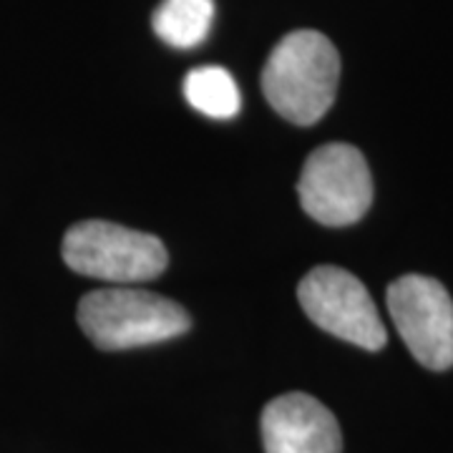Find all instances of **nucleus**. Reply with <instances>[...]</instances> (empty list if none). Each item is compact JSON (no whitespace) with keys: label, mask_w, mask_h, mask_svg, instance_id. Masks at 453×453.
Here are the masks:
<instances>
[{"label":"nucleus","mask_w":453,"mask_h":453,"mask_svg":"<svg viewBox=\"0 0 453 453\" xmlns=\"http://www.w3.org/2000/svg\"><path fill=\"white\" fill-rule=\"evenodd\" d=\"M338 79L340 56L327 35L292 31L270 53L262 91L280 116L297 127H312L333 106Z\"/></svg>","instance_id":"f257e3e1"},{"label":"nucleus","mask_w":453,"mask_h":453,"mask_svg":"<svg viewBox=\"0 0 453 453\" xmlns=\"http://www.w3.org/2000/svg\"><path fill=\"white\" fill-rule=\"evenodd\" d=\"M79 325L101 350H129L179 338L189 330V315L157 292L109 288L81 297Z\"/></svg>","instance_id":"f03ea898"},{"label":"nucleus","mask_w":453,"mask_h":453,"mask_svg":"<svg viewBox=\"0 0 453 453\" xmlns=\"http://www.w3.org/2000/svg\"><path fill=\"white\" fill-rule=\"evenodd\" d=\"M64 262L83 277L136 285L162 275L169 255L154 234L104 219H86L65 232Z\"/></svg>","instance_id":"7ed1b4c3"},{"label":"nucleus","mask_w":453,"mask_h":453,"mask_svg":"<svg viewBox=\"0 0 453 453\" xmlns=\"http://www.w3.org/2000/svg\"><path fill=\"white\" fill-rule=\"evenodd\" d=\"M300 204L325 226L356 225L372 204V177L365 157L350 144L315 149L297 181Z\"/></svg>","instance_id":"20e7f679"},{"label":"nucleus","mask_w":453,"mask_h":453,"mask_svg":"<svg viewBox=\"0 0 453 453\" xmlns=\"http://www.w3.org/2000/svg\"><path fill=\"white\" fill-rule=\"evenodd\" d=\"M300 305L325 333L363 350H380L388 340L371 292L353 273L323 265L310 270L297 288Z\"/></svg>","instance_id":"39448f33"},{"label":"nucleus","mask_w":453,"mask_h":453,"mask_svg":"<svg viewBox=\"0 0 453 453\" xmlns=\"http://www.w3.org/2000/svg\"><path fill=\"white\" fill-rule=\"evenodd\" d=\"M393 325L413 357L428 371L453 365V300L446 288L426 275L398 277L388 288Z\"/></svg>","instance_id":"423d86ee"},{"label":"nucleus","mask_w":453,"mask_h":453,"mask_svg":"<svg viewBox=\"0 0 453 453\" xmlns=\"http://www.w3.org/2000/svg\"><path fill=\"white\" fill-rule=\"evenodd\" d=\"M267 453H342L335 416L308 393H285L262 411Z\"/></svg>","instance_id":"0eeeda50"},{"label":"nucleus","mask_w":453,"mask_h":453,"mask_svg":"<svg viewBox=\"0 0 453 453\" xmlns=\"http://www.w3.org/2000/svg\"><path fill=\"white\" fill-rule=\"evenodd\" d=\"M214 0H164L154 13V33L172 49H196L210 35Z\"/></svg>","instance_id":"6e6552de"},{"label":"nucleus","mask_w":453,"mask_h":453,"mask_svg":"<svg viewBox=\"0 0 453 453\" xmlns=\"http://www.w3.org/2000/svg\"><path fill=\"white\" fill-rule=\"evenodd\" d=\"M184 96L210 119H232L242 106L240 86L222 65H199L189 71L184 79Z\"/></svg>","instance_id":"1a4fd4ad"}]
</instances>
